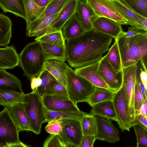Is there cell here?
Returning <instances> with one entry per match:
<instances>
[{
	"label": "cell",
	"mask_w": 147,
	"mask_h": 147,
	"mask_svg": "<svg viewBox=\"0 0 147 147\" xmlns=\"http://www.w3.org/2000/svg\"><path fill=\"white\" fill-rule=\"evenodd\" d=\"M113 37L93 28L67 41L66 60L77 68L99 62L109 50Z\"/></svg>",
	"instance_id": "obj_1"
},
{
	"label": "cell",
	"mask_w": 147,
	"mask_h": 147,
	"mask_svg": "<svg viewBox=\"0 0 147 147\" xmlns=\"http://www.w3.org/2000/svg\"><path fill=\"white\" fill-rule=\"evenodd\" d=\"M122 32L116 39L123 68L136 63L147 55V34L127 37Z\"/></svg>",
	"instance_id": "obj_2"
},
{
	"label": "cell",
	"mask_w": 147,
	"mask_h": 147,
	"mask_svg": "<svg viewBox=\"0 0 147 147\" xmlns=\"http://www.w3.org/2000/svg\"><path fill=\"white\" fill-rule=\"evenodd\" d=\"M19 66L28 78L37 76L44 69L45 57L40 42L27 44L19 54Z\"/></svg>",
	"instance_id": "obj_3"
},
{
	"label": "cell",
	"mask_w": 147,
	"mask_h": 147,
	"mask_svg": "<svg viewBox=\"0 0 147 147\" xmlns=\"http://www.w3.org/2000/svg\"><path fill=\"white\" fill-rule=\"evenodd\" d=\"M67 87L69 98L75 103L86 102L95 86L77 74L69 66L66 72Z\"/></svg>",
	"instance_id": "obj_4"
},
{
	"label": "cell",
	"mask_w": 147,
	"mask_h": 147,
	"mask_svg": "<svg viewBox=\"0 0 147 147\" xmlns=\"http://www.w3.org/2000/svg\"><path fill=\"white\" fill-rule=\"evenodd\" d=\"M23 103L32 131L36 134H39L45 118L42 98L36 88L32 92L25 94Z\"/></svg>",
	"instance_id": "obj_5"
},
{
	"label": "cell",
	"mask_w": 147,
	"mask_h": 147,
	"mask_svg": "<svg viewBox=\"0 0 147 147\" xmlns=\"http://www.w3.org/2000/svg\"><path fill=\"white\" fill-rule=\"evenodd\" d=\"M20 131L6 107L0 112V147H10L21 142Z\"/></svg>",
	"instance_id": "obj_6"
},
{
	"label": "cell",
	"mask_w": 147,
	"mask_h": 147,
	"mask_svg": "<svg viewBox=\"0 0 147 147\" xmlns=\"http://www.w3.org/2000/svg\"><path fill=\"white\" fill-rule=\"evenodd\" d=\"M137 65V63L122 69V86L124 91L131 126L136 123L134 94Z\"/></svg>",
	"instance_id": "obj_7"
},
{
	"label": "cell",
	"mask_w": 147,
	"mask_h": 147,
	"mask_svg": "<svg viewBox=\"0 0 147 147\" xmlns=\"http://www.w3.org/2000/svg\"><path fill=\"white\" fill-rule=\"evenodd\" d=\"M86 1L98 17L107 18L121 25H129L111 0Z\"/></svg>",
	"instance_id": "obj_8"
},
{
	"label": "cell",
	"mask_w": 147,
	"mask_h": 147,
	"mask_svg": "<svg viewBox=\"0 0 147 147\" xmlns=\"http://www.w3.org/2000/svg\"><path fill=\"white\" fill-rule=\"evenodd\" d=\"M79 1L69 0L51 24L35 33L33 37H38L47 34L61 30L67 21L76 12Z\"/></svg>",
	"instance_id": "obj_9"
},
{
	"label": "cell",
	"mask_w": 147,
	"mask_h": 147,
	"mask_svg": "<svg viewBox=\"0 0 147 147\" xmlns=\"http://www.w3.org/2000/svg\"><path fill=\"white\" fill-rule=\"evenodd\" d=\"M119 128L122 131H129L132 126L123 86L116 92L112 100Z\"/></svg>",
	"instance_id": "obj_10"
},
{
	"label": "cell",
	"mask_w": 147,
	"mask_h": 147,
	"mask_svg": "<svg viewBox=\"0 0 147 147\" xmlns=\"http://www.w3.org/2000/svg\"><path fill=\"white\" fill-rule=\"evenodd\" d=\"M97 72L110 89L116 92L122 86V71H116L108 62L106 55L103 56L99 62Z\"/></svg>",
	"instance_id": "obj_11"
},
{
	"label": "cell",
	"mask_w": 147,
	"mask_h": 147,
	"mask_svg": "<svg viewBox=\"0 0 147 147\" xmlns=\"http://www.w3.org/2000/svg\"><path fill=\"white\" fill-rule=\"evenodd\" d=\"M61 120L63 128L60 135L74 147H80L83 136L80 121L72 119Z\"/></svg>",
	"instance_id": "obj_12"
},
{
	"label": "cell",
	"mask_w": 147,
	"mask_h": 147,
	"mask_svg": "<svg viewBox=\"0 0 147 147\" xmlns=\"http://www.w3.org/2000/svg\"><path fill=\"white\" fill-rule=\"evenodd\" d=\"M95 117L97 126V134L95 136L96 140L111 143L120 140L118 130L111 120L98 116Z\"/></svg>",
	"instance_id": "obj_13"
},
{
	"label": "cell",
	"mask_w": 147,
	"mask_h": 147,
	"mask_svg": "<svg viewBox=\"0 0 147 147\" xmlns=\"http://www.w3.org/2000/svg\"><path fill=\"white\" fill-rule=\"evenodd\" d=\"M45 107L47 109L55 111H79L77 104L69 98L53 95H46L42 97Z\"/></svg>",
	"instance_id": "obj_14"
},
{
	"label": "cell",
	"mask_w": 147,
	"mask_h": 147,
	"mask_svg": "<svg viewBox=\"0 0 147 147\" xmlns=\"http://www.w3.org/2000/svg\"><path fill=\"white\" fill-rule=\"evenodd\" d=\"M76 13L85 31L93 28V23L98 17L86 0H80Z\"/></svg>",
	"instance_id": "obj_15"
},
{
	"label": "cell",
	"mask_w": 147,
	"mask_h": 147,
	"mask_svg": "<svg viewBox=\"0 0 147 147\" xmlns=\"http://www.w3.org/2000/svg\"><path fill=\"white\" fill-rule=\"evenodd\" d=\"M6 107L13 120L20 131H32L23 102L14 104Z\"/></svg>",
	"instance_id": "obj_16"
},
{
	"label": "cell",
	"mask_w": 147,
	"mask_h": 147,
	"mask_svg": "<svg viewBox=\"0 0 147 147\" xmlns=\"http://www.w3.org/2000/svg\"><path fill=\"white\" fill-rule=\"evenodd\" d=\"M121 24L106 18L98 17L93 24V28L115 39L123 31Z\"/></svg>",
	"instance_id": "obj_17"
},
{
	"label": "cell",
	"mask_w": 147,
	"mask_h": 147,
	"mask_svg": "<svg viewBox=\"0 0 147 147\" xmlns=\"http://www.w3.org/2000/svg\"><path fill=\"white\" fill-rule=\"evenodd\" d=\"M99 63L98 62L76 68L74 70L76 73L85 78L95 86L109 89L108 85L97 72Z\"/></svg>",
	"instance_id": "obj_18"
},
{
	"label": "cell",
	"mask_w": 147,
	"mask_h": 147,
	"mask_svg": "<svg viewBox=\"0 0 147 147\" xmlns=\"http://www.w3.org/2000/svg\"><path fill=\"white\" fill-rule=\"evenodd\" d=\"M69 66L65 62L56 59H49L45 62L44 69L49 72L59 83L66 88V70Z\"/></svg>",
	"instance_id": "obj_19"
},
{
	"label": "cell",
	"mask_w": 147,
	"mask_h": 147,
	"mask_svg": "<svg viewBox=\"0 0 147 147\" xmlns=\"http://www.w3.org/2000/svg\"><path fill=\"white\" fill-rule=\"evenodd\" d=\"M88 115L98 116L111 121H117L112 100H106L93 105Z\"/></svg>",
	"instance_id": "obj_20"
},
{
	"label": "cell",
	"mask_w": 147,
	"mask_h": 147,
	"mask_svg": "<svg viewBox=\"0 0 147 147\" xmlns=\"http://www.w3.org/2000/svg\"><path fill=\"white\" fill-rule=\"evenodd\" d=\"M111 0L120 13L128 20L129 25L132 27L147 30V27L142 22L138 16L137 13L132 10L120 0Z\"/></svg>",
	"instance_id": "obj_21"
},
{
	"label": "cell",
	"mask_w": 147,
	"mask_h": 147,
	"mask_svg": "<svg viewBox=\"0 0 147 147\" xmlns=\"http://www.w3.org/2000/svg\"><path fill=\"white\" fill-rule=\"evenodd\" d=\"M19 65V54L13 47L0 48V69H12Z\"/></svg>",
	"instance_id": "obj_22"
},
{
	"label": "cell",
	"mask_w": 147,
	"mask_h": 147,
	"mask_svg": "<svg viewBox=\"0 0 147 147\" xmlns=\"http://www.w3.org/2000/svg\"><path fill=\"white\" fill-rule=\"evenodd\" d=\"M61 30L66 41L76 38L85 31L81 26L76 13L67 21Z\"/></svg>",
	"instance_id": "obj_23"
},
{
	"label": "cell",
	"mask_w": 147,
	"mask_h": 147,
	"mask_svg": "<svg viewBox=\"0 0 147 147\" xmlns=\"http://www.w3.org/2000/svg\"><path fill=\"white\" fill-rule=\"evenodd\" d=\"M45 120L44 123L55 120L72 119L81 121L87 114L81 110L79 111H55L49 110L44 106Z\"/></svg>",
	"instance_id": "obj_24"
},
{
	"label": "cell",
	"mask_w": 147,
	"mask_h": 147,
	"mask_svg": "<svg viewBox=\"0 0 147 147\" xmlns=\"http://www.w3.org/2000/svg\"><path fill=\"white\" fill-rule=\"evenodd\" d=\"M0 89L23 92L21 80L3 69H0Z\"/></svg>",
	"instance_id": "obj_25"
},
{
	"label": "cell",
	"mask_w": 147,
	"mask_h": 147,
	"mask_svg": "<svg viewBox=\"0 0 147 147\" xmlns=\"http://www.w3.org/2000/svg\"><path fill=\"white\" fill-rule=\"evenodd\" d=\"M69 0H52L51 1L38 19L32 23L26 30L31 29L40 23L47 17L59 13Z\"/></svg>",
	"instance_id": "obj_26"
},
{
	"label": "cell",
	"mask_w": 147,
	"mask_h": 147,
	"mask_svg": "<svg viewBox=\"0 0 147 147\" xmlns=\"http://www.w3.org/2000/svg\"><path fill=\"white\" fill-rule=\"evenodd\" d=\"M46 60L56 59L65 62L66 60V45L57 46L41 43Z\"/></svg>",
	"instance_id": "obj_27"
},
{
	"label": "cell",
	"mask_w": 147,
	"mask_h": 147,
	"mask_svg": "<svg viewBox=\"0 0 147 147\" xmlns=\"http://www.w3.org/2000/svg\"><path fill=\"white\" fill-rule=\"evenodd\" d=\"M26 16V28L36 20L45 10L46 6L37 5L33 0H23Z\"/></svg>",
	"instance_id": "obj_28"
},
{
	"label": "cell",
	"mask_w": 147,
	"mask_h": 147,
	"mask_svg": "<svg viewBox=\"0 0 147 147\" xmlns=\"http://www.w3.org/2000/svg\"><path fill=\"white\" fill-rule=\"evenodd\" d=\"M0 8L4 13L10 12L26 20L23 0H0Z\"/></svg>",
	"instance_id": "obj_29"
},
{
	"label": "cell",
	"mask_w": 147,
	"mask_h": 147,
	"mask_svg": "<svg viewBox=\"0 0 147 147\" xmlns=\"http://www.w3.org/2000/svg\"><path fill=\"white\" fill-rule=\"evenodd\" d=\"M25 94L24 92L0 89V105L5 107L23 102Z\"/></svg>",
	"instance_id": "obj_30"
},
{
	"label": "cell",
	"mask_w": 147,
	"mask_h": 147,
	"mask_svg": "<svg viewBox=\"0 0 147 147\" xmlns=\"http://www.w3.org/2000/svg\"><path fill=\"white\" fill-rule=\"evenodd\" d=\"M12 25L11 20L0 13V47L9 43L12 36Z\"/></svg>",
	"instance_id": "obj_31"
},
{
	"label": "cell",
	"mask_w": 147,
	"mask_h": 147,
	"mask_svg": "<svg viewBox=\"0 0 147 147\" xmlns=\"http://www.w3.org/2000/svg\"><path fill=\"white\" fill-rule=\"evenodd\" d=\"M115 92L109 89L95 86L86 102L92 107L99 102L112 100Z\"/></svg>",
	"instance_id": "obj_32"
},
{
	"label": "cell",
	"mask_w": 147,
	"mask_h": 147,
	"mask_svg": "<svg viewBox=\"0 0 147 147\" xmlns=\"http://www.w3.org/2000/svg\"><path fill=\"white\" fill-rule=\"evenodd\" d=\"M39 75L42 80L41 85L36 88L39 95L42 97L45 95L51 94L56 80L49 72L45 69Z\"/></svg>",
	"instance_id": "obj_33"
},
{
	"label": "cell",
	"mask_w": 147,
	"mask_h": 147,
	"mask_svg": "<svg viewBox=\"0 0 147 147\" xmlns=\"http://www.w3.org/2000/svg\"><path fill=\"white\" fill-rule=\"evenodd\" d=\"M109 48L106 55L107 60L111 66L117 71H122L123 67L121 57L116 39Z\"/></svg>",
	"instance_id": "obj_34"
},
{
	"label": "cell",
	"mask_w": 147,
	"mask_h": 147,
	"mask_svg": "<svg viewBox=\"0 0 147 147\" xmlns=\"http://www.w3.org/2000/svg\"><path fill=\"white\" fill-rule=\"evenodd\" d=\"M35 40L40 43L60 46L65 45V40L62 30L51 33L39 37H36Z\"/></svg>",
	"instance_id": "obj_35"
},
{
	"label": "cell",
	"mask_w": 147,
	"mask_h": 147,
	"mask_svg": "<svg viewBox=\"0 0 147 147\" xmlns=\"http://www.w3.org/2000/svg\"><path fill=\"white\" fill-rule=\"evenodd\" d=\"M80 123L83 135H96L97 126L95 116L87 114L83 118Z\"/></svg>",
	"instance_id": "obj_36"
},
{
	"label": "cell",
	"mask_w": 147,
	"mask_h": 147,
	"mask_svg": "<svg viewBox=\"0 0 147 147\" xmlns=\"http://www.w3.org/2000/svg\"><path fill=\"white\" fill-rule=\"evenodd\" d=\"M134 12L147 18V0H120Z\"/></svg>",
	"instance_id": "obj_37"
},
{
	"label": "cell",
	"mask_w": 147,
	"mask_h": 147,
	"mask_svg": "<svg viewBox=\"0 0 147 147\" xmlns=\"http://www.w3.org/2000/svg\"><path fill=\"white\" fill-rule=\"evenodd\" d=\"M44 147H73L60 135L50 134L43 144Z\"/></svg>",
	"instance_id": "obj_38"
},
{
	"label": "cell",
	"mask_w": 147,
	"mask_h": 147,
	"mask_svg": "<svg viewBox=\"0 0 147 147\" xmlns=\"http://www.w3.org/2000/svg\"><path fill=\"white\" fill-rule=\"evenodd\" d=\"M132 127L137 138V147H147V129L137 121Z\"/></svg>",
	"instance_id": "obj_39"
},
{
	"label": "cell",
	"mask_w": 147,
	"mask_h": 147,
	"mask_svg": "<svg viewBox=\"0 0 147 147\" xmlns=\"http://www.w3.org/2000/svg\"><path fill=\"white\" fill-rule=\"evenodd\" d=\"M59 13L47 17L34 27L26 30V36L28 37H33L35 33L48 26L57 17Z\"/></svg>",
	"instance_id": "obj_40"
},
{
	"label": "cell",
	"mask_w": 147,
	"mask_h": 147,
	"mask_svg": "<svg viewBox=\"0 0 147 147\" xmlns=\"http://www.w3.org/2000/svg\"><path fill=\"white\" fill-rule=\"evenodd\" d=\"M63 128L61 120H55L48 122L45 127L46 131L50 134L60 135Z\"/></svg>",
	"instance_id": "obj_41"
},
{
	"label": "cell",
	"mask_w": 147,
	"mask_h": 147,
	"mask_svg": "<svg viewBox=\"0 0 147 147\" xmlns=\"http://www.w3.org/2000/svg\"><path fill=\"white\" fill-rule=\"evenodd\" d=\"M51 94L69 98L66 88L57 80L53 86Z\"/></svg>",
	"instance_id": "obj_42"
},
{
	"label": "cell",
	"mask_w": 147,
	"mask_h": 147,
	"mask_svg": "<svg viewBox=\"0 0 147 147\" xmlns=\"http://www.w3.org/2000/svg\"><path fill=\"white\" fill-rule=\"evenodd\" d=\"M144 101L143 95L136 82L134 94V106L135 111L138 110Z\"/></svg>",
	"instance_id": "obj_43"
},
{
	"label": "cell",
	"mask_w": 147,
	"mask_h": 147,
	"mask_svg": "<svg viewBox=\"0 0 147 147\" xmlns=\"http://www.w3.org/2000/svg\"><path fill=\"white\" fill-rule=\"evenodd\" d=\"M96 140L94 136L83 135L80 147H93Z\"/></svg>",
	"instance_id": "obj_44"
},
{
	"label": "cell",
	"mask_w": 147,
	"mask_h": 147,
	"mask_svg": "<svg viewBox=\"0 0 147 147\" xmlns=\"http://www.w3.org/2000/svg\"><path fill=\"white\" fill-rule=\"evenodd\" d=\"M122 34L127 37H131L140 34H147V30L133 27H129L126 32L123 31Z\"/></svg>",
	"instance_id": "obj_45"
},
{
	"label": "cell",
	"mask_w": 147,
	"mask_h": 147,
	"mask_svg": "<svg viewBox=\"0 0 147 147\" xmlns=\"http://www.w3.org/2000/svg\"><path fill=\"white\" fill-rule=\"evenodd\" d=\"M30 79L31 88L33 91L41 85L42 80L39 75L37 77L34 76Z\"/></svg>",
	"instance_id": "obj_46"
},
{
	"label": "cell",
	"mask_w": 147,
	"mask_h": 147,
	"mask_svg": "<svg viewBox=\"0 0 147 147\" xmlns=\"http://www.w3.org/2000/svg\"><path fill=\"white\" fill-rule=\"evenodd\" d=\"M135 121L147 129V118L141 114L135 115Z\"/></svg>",
	"instance_id": "obj_47"
},
{
	"label": "cell",
	"mask_w": 147,
	"mask_h": 147,
	"mask_svg": "<svg viewBox=\"0 0 147 147\" xmlns=\"http://www.w3.org/2000/svg\"><path fill=\"white\" fill-rule=\"evenodd\" d=\"M147 102L144 101L142 104L137 111H135V115L138 114H141L147 118Z\"/></svg>",
	"instance_id": "obj_48"
},
{
	"label": "cell",
	"mask_w": 147,
	"mask_h": 147,
	"mask_svg": "<svg viewBox=\"0 0 147 147\" xmlns=\"http://www.w3.org/2000/svg\"><path fill=\"white\" fill-rule=\"evenodd\" d=\"M38 5L41 7L46 6L50 1V0H33Z\"/></svg>",
	"instance_id": "obj_49"
},
{
	"label": "cell",
	"mask_w": 147,
	"mask_h": 147,
	"mask_svg": "<svg viewBox=\"0 0 147 147\" xmlns=\"http://www.w3.org/2000/svg\"><path fill=\"white\" fill-rule=\"evenodd\" d=\"M51 0H50V1H51Z\"/></svg>",
	"instance_id": "obj_50"
}]
</instances>
